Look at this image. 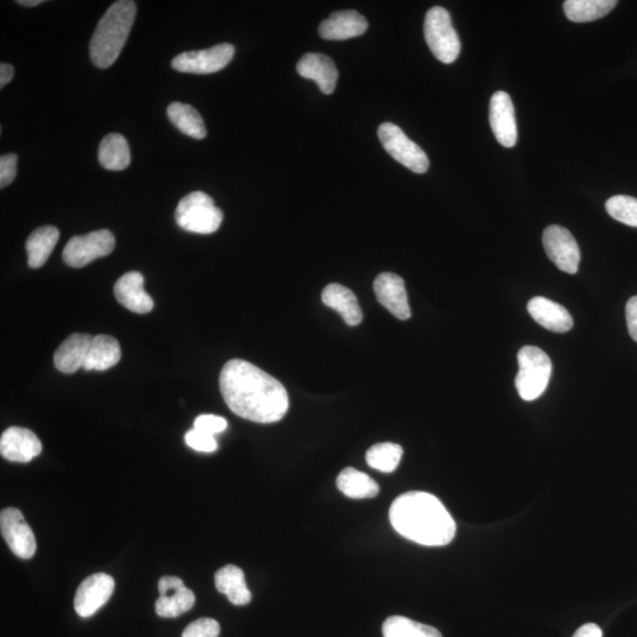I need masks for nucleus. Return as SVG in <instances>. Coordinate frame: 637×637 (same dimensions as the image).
Wrapping results in <instances>:
<instances>
[{
	"instance_id": "obj_1",
	"label": "nucleus",
	"mask_w": 637,
	"mask_h": 637,
	"mask_svg": "<svg viewBox=\"0 0 637 637\" xmlns=\"http://www.w3.org/2000/svg\"><path fill=\"white\" fill-rule=\"evenodd\" d=\"M220 390L236 416L254 423L279 422L290 407L285 386L271 374L242 359L229 360L223 366Z\"/></svg>"
},
{
	"instance_id": "obj_2",
	"label": "nucleus",
	"mask_w": 637,
	"mask_h": 637,
	"mask_svg": "<svg viewBox=\"0 0 637 637\" xmlns=\"http://www.w3.org/2000/svg\"><path fill=\"white\" fill-rule=\"evenodd\" d=\"M390 521L399 535L425 547H444L456 535V523L439 499L411 491L391 505Z\"/></svg>"
},
{
	"instance_id": "obj_3",
	"label": "nucleus",
	"mask_w": 637,
	"mask_h": 637,
	"mask_svg": "<svg viewBox=\"0 0 637 637\" xmlns=\"http://www.w3.org/2000/svg\"><path fill=\"white\" fill-rule=\"evenodd\" d=\"M135 18L136 3L133 0H120L104 13L90 41V58L95 67L108 69L117 61L128 41Z\"/></svg>"
},
{
	"instance_id": "obj_4",
	"label": "nucleus",
	"mask_w": 637,
	"mask_h": 637,
	"mask_svg": "<svg viewBox=\"0 0 637 637\" xmlns=\"http://www.w3.org/2000/svg\"><path fill=\"white\" fill-rule=\"evenodd\" d=\"M516 389L525 402H534L547 390L553 364L547 353L535 346H524L517 356Z\"/></svg>"
},
{
	"instance_id": "obj_5",
	"label": "nucleus",
	"mask_w": 637,
	"mask_h": 637,
	"mask_svg": "<svg viewBox=\"0 0 637 637\" xmlns=\"http://www.w3.org/2000/svg\"><path fill=\"white\" fill-rule=\"evenodd\" d=\"M175 220L189 233L213 234L221 226L223 213L215 206L212 197L203 192H193L177 205Z\"/></svg>"
},
{
	"instance_id": "obj_6",
	"label": "nucleus",
	"mask_w": 637,
	"mask_h": 637,
	"mask_svg": "<svg viewBox=\"0 0 637 637\" xmlns=\"http://www.w3.org/2000/svg\"><path fill=\"white\" fill-rule=\"evenodd\" d=\"M424 35L439 62L451 64L461 54L462 44L453 28L450 13L441 6H435L426 13Z\"/></svg>"
},
{
	"instance_id": "obj_7",
	"label": "nucleus",
	"mask_w": 637,
	"mask_h": 637,
	"mask_svg": "<svg viewBox=\"0 0 637 637\" xmlns=\"http://www.w3.org/2000/svg\"><path fill=\"white\" fill-rule=\"evenodd\" d=\"M378 137L384 149L394 160L416 174L428 172L430 162L425 151L407 137L402 129L393 123H383L378 129Z\"/></svg>"
},
{
	"instance_id": "obj_8",
	"label": "nucleus",
	"mask_w": 637,
	"mask_h": 637,
	"mask_svg": "<svg viewBox=\"0 0 637 637\" xmlns=\"http://www.w3.org/2000/svg\"><path fill=\"white\" fill-rule=\"evenodd\" d=\"M115 245V236L107 229L74 236L64 247L63 260L72 268H83L113 253Z\"/></svg>"
},
{
	"instance_id": "obj_9",
	"label": "nucleus",
	"mask_w": 637,
	"mask_h": 637,
	"mask_svg": "<svg viewBox=\"0 0 637 637\" xmlns=\"http://www.w3.org/2000/svg\"><path fill=\"white\" fill-rule=\"evenodd\" d=\"M234 54L235 48L232 44L222 43L206 50L183 52L173 59L172 67L185 74H215L227 67Z\"/></svg>"
},
{
	"instance_id": "obj_10",
	"label": "nucleus",
	"mask_w": 637,
	"mask_h": 637,
	"mask_svg": "<svg viewBox=\"0 0 637 637\" xmlns=\"http://www.w3.org/2000/svg\"><path fill=\"white\" fill-rule=\"evenodd\" d=\"M543 246L549 259L562 272L576 274L581 261L580 247L568 229L549 226L543 233Z\"/></svg>"
},
{
	"instance_id": "obj_11",
	"label": "nucleus",
	"mask_w": 637,
	"mask_h": 637,
	"mask_svg": "<svg viewBox=\"0 0 637 637\" xmlns=\"http://www.w3.org/2000/svg\"><path fill=\"white\" fill-rule=\"evenodd\" d=\"M0 530L12 553L23 560H30L37 550L34 531L26 523L21 510L8 508L0 512Z\"/></svg>"
},
{
	"instance_id": "obj_12",
	"label": "nucleus",
	"mask_w": 637,
	"mask_h": 637,
	"mask_svg": "<svg viewBox=\"0 0 637 637\" xmlns=\"http://www.w3.org/2000/svg\"><path fill=\"white\" fill-rule=\"evenodd\" d=\"M115 590V580L107 574H94L78 587L74 600L76 613L88 619L110 600Z\"/></svg>"
},
{
	"instance_id": "obj_13",
	"label": "nucleus",
	"mask_w": 637,
	"mask_h": 637,
	"mask_svg": "<svg viewBox=\"0 0 637 637\" xmlns=\"http://www.w3.org/2000/svg\"><path fill=\"white\" fill-rule=\"evenodd\" d=\"M159 600L155 603L156 614L164 619H174L189 612L195 604V594L176 576H163L159 581Z\"/></svg>"
},
{
	"instance_id": "obj_14",
	"label": "nucleus",
	"mask_w": 637,
	"mask_h": 637,
	"mask_svg": "<svg viewBox=\"0 0 637 637\" xmlns=\"http://www.w3.org/2000/svg\"><path fill=\"white\" fill-rule=\"evenodd\" d=\"M490 126L496 140L505 148L516 146L518 133L515 107L511 97L504 91H497L490 102Z\"/></svg>"
},
{
	"instance_id": "obj_15",
	"label": "nucleus",
	"mask_w": 637,
	"mask_h": 637,
	"mask_svg": "<svg viewBox=\"0 0 637 637\" xmlns=\"http://www.w3.org/2000/svg\"><path fill=\"white\" fill-rule=\"evenodd\" d=\"M43 446L34 432L24 429L9 428L0 438V453L10 462L29 463L41 455Z\"/></svg>"
},
{
	"instance_id": "obj_16",
	"label": "nucleus",
	"mask_w": 637,
	"mask_h": 637,
	"mask_svg": "<svg viewBox=\"0 0 637 637\" xmlns=\"http://www.w3.org/2000/svg\"><path fill=\"white\" fill-rule=\"evenodd\" d=\"M377 299L394 317L407 320L411 317V308L405 288V282L394 273L379 274L373 284Z\"/></svg>"
},
{
	"instance_id": "obj_17",
	"label": "nucleus",
	"mask_w": 637,
	"mask_h": 637,
	"mask_svg": "<svg viewBox=\"0 0 637 637\" xmlns=\"http://www.w3.org/2000/svg\"><path fill=\"white\" fill-rule=\"evenodd\" d=\"M115 298L127 310L146 314L153 311L154 300L144 291V278L140 272H129L117 280Z\"/></svg>"
},
{
	"instance_id": "obj_18",
	"label": "nucleus",
	"mask_w": 637,
	"mask_h": 637,
	"mask_svg": "<svg viewBox=\"0 0 637 637\" xmlns=\"http://www.w3.org/2000/svg\"><path fill=\"white\" fill-rule=\"evenodd\" d=\"M369 23L364 16L353 10L332 13L330 18L321 22L319 35L327 41H345L364 35Z\"/></svg>"
},
{
	"instance_id": "obj_19",
	"label": "nucleus",
	"mask_w": 637,
	"mask_h": 637,
	"mask_svg": "<svg viewBox=\"0 0 637 637\" xmlns=\"http://www.w3.org/2000/svg\"><path fill=\"white\" fill-rule=\"evenodd\" d=\"M297 71L306 80H312L325 95L336 90L338 70L332 58L321 54H306L297 64Z\"/></svg>"
},
{
	"instance_id": "obj_20",
	"label": "nucleus",
	"mask_w": 637,
	"mask_h": 637,
	"mask_svg": "<svg viewBox=\"0 0 637 637\" xmlns=\"http://www.w3.org/2000/svg\"><path fill=\"white\" fill-rule=\"evenodd\" d=\"M528 312L537 324L551 332L566 333L574 326V319L567 308L547 298L531 299Z\"/></svg>"
},
{
	"instance_id": "obj_21",
	"label": "nucleus",
	"mask_w": 637,
	"mask_h": 637,
	"mask_svg": "<svg viewBox=\"0 0 637 637\" xmlns=\"http://www.w3.org/2000/svg\"><path fill=\"white\" fill-rule=\"evenodd\" d=\"M93 339L94 337L90 334H71L55 352L56 369L65 374H72L83 369Z\"/></svg>"
},
{
	"instance_id": "obj_22",
	"label": "nucleus",
	"mask_w": 637,
	"mask_h": 637,
	"mask_svg": "<svg viewBox=\"0 0 637 637\" xmlns=\"http://www.w3.org/2000/svg\"><path fill=\"white\" fill-rule=\"evenodd\" d=\"M321 299L327 307L337 311L347 325L358 326L363 321V311L350 288L339 284L328 285L321 294Z\"/></svg>"
},
{
	"instance_id": "obj_23",
	"label": "nucleus",
	"mask_w": 637,
	"mask_h": 637,
	"mask_svg": "<svg viewBox=\"0 0 637 637\" xmlns=\"http://www.w3.org/2000/svg\"><path fill=\"white\" fill-rule=\"evenodd\" d=\"M215 587L219 593L226 595L235 606H246L252 601L251 590L248 589L244 571L234 564L221 568L215 574Z\"/></svg>"
},
{
	"instance_id": "obj_24",
	"label": "nucleus",
	"mask_w": 637,
	"mask_h": 637,
	"mask_svg": "<svg viewBox=\"0 0 637 637\" xmlns=\"http://www.w3.org/2000/svg\"><path fill=\"white\" fill-rule=\"evenodd\" d=\"M121 347L114 337L96 336L91 343L87 360L83 370L85 371H107L114 367L121 360Z\"/></svg>"
},
{
	"instance_id": "obj_25",
	"label": "nucleus",
	"mask_w": 637,
	"mask_h": 637,
	"mask_svg": "<svg viewBox=\"0 0 637 637\" xmlns=\"http://www.w3.org/2000/svg\"><path fill=\"white\" fill-rule=\"evenodd\" d=\"M59 240V231L54 226H43L32 232L26 241L28 264L37 269L45 265Z\"/></svg>"
},
{
	"instance_id": "obj_26",
	"label": "nucleus",
	"mask_w": 637,
	"mask_h": 637,
	"mask_svg": "<svg viewBox=\"0 0 637 637\" xmlns=\"http://www.w3.org/2000/svg\"><path fill=\"white\" fill-rule=\"evenodd\" d=\"M98 161L102 167L113 172L129 167L131 156L126 137L120 134H109L104 137L98 149Z\"/></svg>"
},
{
	"instance_id": "obj_27",
	"label": "nucleus",
	"mask_w": 637,
	"mask_h": 637,
	"mask_svg": "<svg viewBox=\"0 0 637 637\" xmlns=\"http://www.w3.org/2000/svg\"><path fill=\"white\" fill-rule=\"evenodd\" d=\"M167 114L170 122L189 137L196 140H203L207 136V130L203 118L192 105L174 102L169 105Z\"/></svg>"
},
{
	"instance_id": "obj_28",
	"label": "nucleus",
	"mask_w": 637,
	"mask_h": 637,
	"mask_svg": "<svg viewBox=\"0 0 637 637\" xmlns=\"http://www.w3.org/2000/svg\"><path fill=\"white\" fill-rule=\"evenodd\" d=\"M616 5V0H567L563 9L569 21L588 23L606 17Z\"/></svg>"
},
{
	"instance_id": "obj_29",
	"label": "nucleus",
	"mask_w": 637,
	"mask_h": 637,
	"mask_svg": "<svg viewBox=\"0 0 637 637\" xmlns=\"http://www.w3.org/2000/svg\"><path fill=\"white\" fill-rule=\"evenodd\" d=\"M338 488L347 497L354 499L373 498L379 494V485L364 472L346 468L337 478Z\"/></svg>"
},
{
	"instance_id": "obj_30",
	"label": "nucleus",
	"mask_w": 637,
	"mask_h": 637,
	"mask_svg": "<svg viewBox=\"0 0 637 637\" xmlns=\"http://www.w3.org/2000/svg\"><path fill=\"white\" fill-rule=\"evenodd\" d=\"M384 637H443L438 629L404 616H391L383 625Z\"/></svg>"
},
{
	"instance_id": "obj_31",
	"label": "nucleus",
	"mask_w": 637,
	"mask_h": 637,
	"mask_svg": "<svg viewBox=\"0 0 637 637\" xmlns=\"http://www.w3.org/2000/svg\"><path fill=\"white\" fill-rule=\"evenodd\" d=\"M402 446L394 443H379L373 445L366 453V462L372 469L390 474L398 468L403 457Z\"/></svg>"
},
{
	"instance_id": "obj_32",
	"label": "nucleus",
	"mask_w": 637,
	"mask_h": 637,
	"mask_svg": "<svg viewBox=\"0 0 637 637\" xmlns=\"http://www.w3.org/2000/svg\"><path fill=\"white\" fill-rule=\"evenodd\" d=\"M610 216L625 225L637 228V199L627 195L610 197L606 203Z\"/></svg>"
},
{
	"instance_id": "obj_33",
	"label": "nucleus",
	"mask_w": 637,
	"mask_h": 637,
	"mask_svg": "<svg viewBox=\"0 0 637 637\" xmlns=\"http://www.w3.org/2000/svg\"><path fill=\"white\" fill-rule=\"evenodd\" d=\"M219 635V622L207 617L190 623L182 633V637H219Z\"/></svg>"
},
{
	"instance_id": "obj_34",
	"label": "nucleus",
	"mask_w": 637,
	"mask_h": 637,
	"mask_svg": "<svg viewBox=\"0 0 637 637\" xmlns=\"http://www.w3.org/2000/svg\"><path fill=\"white\" fill-rule=\"evenodd\" d=\"M185 441L189 448L199 452H215L218 450V442L212 435L200 430H190L186 433Z\"/></svg>"
},
{
	"instance_id": "obj_35",
	"label": "nucleus",
	"mask_w": 637,
	"mask_h": 637,
	"mask_svg": "<svg viewBox=\"0 0 637 637\" xmlns=\"http://www.w3.org/2000/svg\"><path fill=\"white\" fill-rule=\"evenodd\" d=\"M227 420L215 415H201L195 419L194 429L208 433V435H218L227 429Z\"/></svg>"
},
{
	"instance_id": "obj_36",
	"label": "nucleus",
	"mask_w": 637,
	"mask_h": 637,
	"mask_svg": "<svg viewBox=\"0 0 637 637\" xmlns=\"http://www.w3.org/2000/svg\"><path fill=\"white\" fill-rule=\"evenodd\" d=\"M17 162L18 156L16 154L0 157V188L8 187L16 179Z\"/></svg>"
},
{
	"instance_id": "obj_37",
	"label": "nucleus",
	"mask_w": 637,
	"mask_h": 637,
	"mask_svg": "<svg viewBox=\"0 0 637 637\" xmlns=\"http://www.w3.org/2000/svg\"><path fill=\"white\" fill-rule=\"evenodd\" d=\"M626 318L630 337L637 343V295L627 302Z\"/></svg>"
},
{
	"instance_id": "obj_38",
	"label": "nucleus",
	"mask_w": 637,
	"mask_h": 637,
	"mask_svg": "<svg viewBox=\"0 0 637 637\" xmlns=\"http://www.w3.org/2000/svg\"><path fill=\"white\" fill-rule=\"evenodd\" d=\"M602 629L595 625V623H587L582 626L573 637H602Z\"/></svg>"
},
{
	"instance_id": "obj_39",
	"label": "nucleus",
	"mask_w": 637,
	"mask_h": 637,
	"mask_svg": "<svg viewBox=\"0 0 637 637\" xmlns=\"http://www.w3.org/2000/svg\"><path fill=\"white\" fill-rule=\"evenodd\" d=\"M13 76H15V68L11 64H0V88H5V85L12 81Z\"/></svg>"
},
{
	"instance_id": "obj_40",
	"label": "nucleus",
	"mask_w": 637,
	"mask_h": 637,
	"mask_svg": "<svg viewBox=\"0 0 637 637\" xmlns=\"http://www.w3.org/2000/svg\"><path fill=\"white\" fill-rule=\"evenodd\" d=\"M44 3V0H18L17 4L23 6H29V8H34V6L41 5Z\"/></svg>"
}]
</instances>
